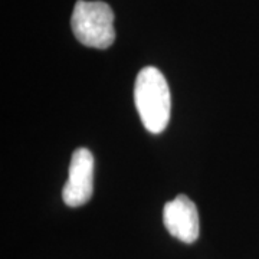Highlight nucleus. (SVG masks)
Wrapping results in <instances>:
<instances>
[{
  "label": "nucleus",
  "mask_w": 259,
  "mask_h": 259,
  "mask_svg": "<svg viewBox=\"0 0 259 259\" xmlns=\"http://www.w3.org/2000/svg\"><path fill=\"white\" fill-rule=\"evenodd\" d=\"M134 102L147 131L160 134L166 130L170 120V90L157 68L146 66L140 71L134 85Z\"/></svg>",
  "instance_id": "1"
},
{
  "label": "nucleus",
  "mask_w": 259,
  "mask_h": 259,
  "mask_svg": "<svg viewBox=\"0 0 259 259\" xmlns=\"http://www.w3.org/2000/svg\"><path fill=\"white\" fill-rule=\"evenodd\" d=\"M71 26L75 37L88 48L107 49L115 40L114 13L104 2H85L75 3Z\"/></svg>",
  "instance_id": "2"
},
{
  "label": "nucleus",
  "mask_w": 259,
  "mask_h": 259,
  "mask_svg": "<svg viewBox=\"0 0 259 259\" xmlns=\"http://www.w3.org/2000/svg\"><path fill=\"white\" fill-rule=\"evenodd\" d=\"M94 192V156L85 147L75 150L71 157L68 179L62 189V199L66 206L78 207L85 204Z\"/></svg>",
  "instance_id": "3"
},
{
  "label": "nucleus",
  "mask_w": 259,
  "mask_h": 259,
  "mask_svg": "<svg viewBox=\"0 0 259 259\" xmlns=\"http://www.w3.org/2000/svg\"><path fill=\"white\" fill-rule=\"evenodd\" d=\"M163 222L171 236L185 243H193L199 238V212L193 200L186 194H179L164 204Z\"/></svg>",
  "instance_id": "4"
}]
</instances>
